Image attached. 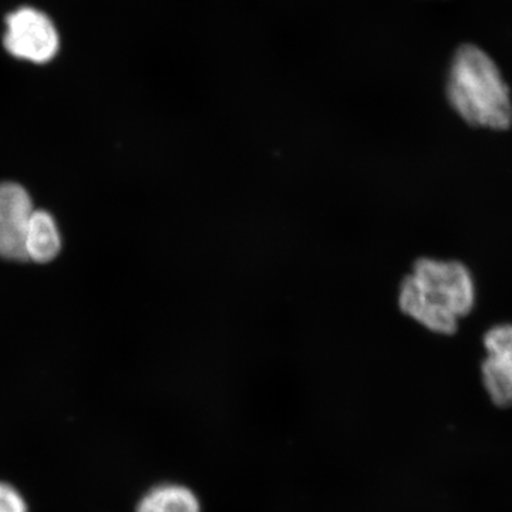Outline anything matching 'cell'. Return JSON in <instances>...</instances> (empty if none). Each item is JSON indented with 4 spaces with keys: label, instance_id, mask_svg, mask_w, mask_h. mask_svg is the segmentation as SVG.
<instances>
[{
    "label": "cell",
    "instance_id": "cell-1",
    "mask_svg": "<svg viewBox=\"0 0 512 512\" xmlns=\"http://www.w3.org/2000/svg\"><path fill=\"white\" fill-rule=\"evenodd\" d=\"M477 303L476 274L457 258L421 256L399 288L400 311L441 338L456 336Z\"/></svg>",
    "mask_w": 512,
    "mask_h": 512
},
{
    "label": "cell",
    "instance_id": "cell-2",
    "mask_svg": "<svg viewBox=\"0 0 512 512\" xmlns=\"http://www.w3.org/2000/svg\"><path fill=\"white\" fill-rule=\"evenodd\" d=\"M447 99L467 126L491 133L512 127V97L503 73L484 50L464 45L448 73Z\"/></svg>",
    "mask_w": 512,
    "mask_h": 512
},
{
    "label": "cell",
    "instance_id": "cell-3",
    "mask_svg": "<svg viewBox=\"0 0 512 512\" xmlns=\"http://www.w3.org/2000/svg\"><path fill=\"white\" fill-rule=\"evenodd\" d=\"M5 25L3 45L16 59L45 64L59 53V32L46 13L23 6L6 16Z\"/></svg>",
    "mask_w": 512,
    "mask_h": 512
},
{
    "label": "cell",
    "instance_id": "cell-4",
    "mask_svg": "<svg viewBox=\"0 0 512 512\" xmlns=\"http://www.w3.org/2000/svg\"><path fill=\"white\" fill-rule=\"evenodd\" d=\"M480 375L485 393L500 409L512 407V322L491 325L481 336Z\"/></svg>",
    "mask_w": 512,
    "mask_h": 512
},
{
    "label": "cell",
    "instance_id": "cell-5",
    "mask_svg": "<svg viewBox=\"0 0 512 512\" xmlns=\"http://www.w3.org/2000/svg\"><path fill=\"white\" fill-rule=\"evenodd\" d=\"M32 198L16 183L0 184V256L8 261L28 262L26 231L32 218Z\"/></svg>",
    "mask_w": 512,
    "mask_h": 512
},
{
    "label": "cell",
    "instance_id": "cell-6",
    "mask_svg": "<svg viewBox=\"0 0 512 512\" xmlns=\"http://www.w3.org/2000/svg\"><path fill=\"white\" fill-rule=\"evenodd\" d=\"M62 248L59 228L55 218L46 211L33 212L26 231L25 251L28 261L47 264L59 255Z\"/></svg>",
    "mask_w": 512,
    "mask_h": 512
},
{
    "label": "cell",
    "instance_id": "cell-7",
    "mask_svg": "<svg viewBox=\"0 0 512 512\" xmlns=\"http://www.w3.org/2000/svg\"><path fill=\"white\" fill-rule=\"evenodd\" d=\"M136 512H201L194 491L181 484L154 485L138 501Z\"/></svg>",
    "mask_w": 512,
    "mask_h": 512
},
{
    "label": "cell",
    "instance_id": "cell-8",
    "mask_svg": "<svg viewBox=\"0 0 512 512\" xmlns=\"http://www.w3.org/2000/svg\"><path fill=\"white\" fill-rule=\"evenodd\" d=\"M0 512H29L25 497L6 481H0Z\"/></svg>",
    "mask_w": 512,
    "mask_h": 512
}]
</instances>
